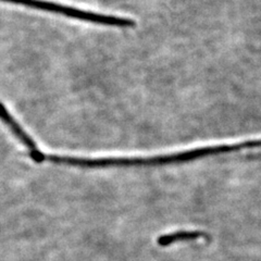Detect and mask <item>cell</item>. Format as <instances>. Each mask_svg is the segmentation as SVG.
<instances>
[{
    "label": "cell",
    "mask_w": 261,
    "mask_h": 261,
    "mask_svg": "<svg viewBox=\"0 0 261 261\" xmlns=\"http://www.w3.org/2000/svg\"><path fill=\"white\" fill-rule=\"evenodd\" d=\"M0 121L3 122L5 126L10 130L11 134L18 140L27 149L36 146V142L29 135V133L24 129L18 121H16L12 114L6 108L4 102L0 101Z\"/></svg>",
    "instance_id": "cell-1"
},
{
    "label": "cell",
    "mask_w": 261,
    "mask_h": 261,
    "mask_svg": "<svg viewBox=\"0 0 261 261\" xmlns=\"http://www.w3.org/2000/svg\"><path fill=\"white\" fill-rule=\"evenodd\" d=\"M206 234L198 231H178L170 234L161 235L157 240L160 246H169V245L173 244L175 242L179 241H191V240H197L199 238H202Z\"/></svg>",
    "instance_id": "cell-2"
}]
</instances>
